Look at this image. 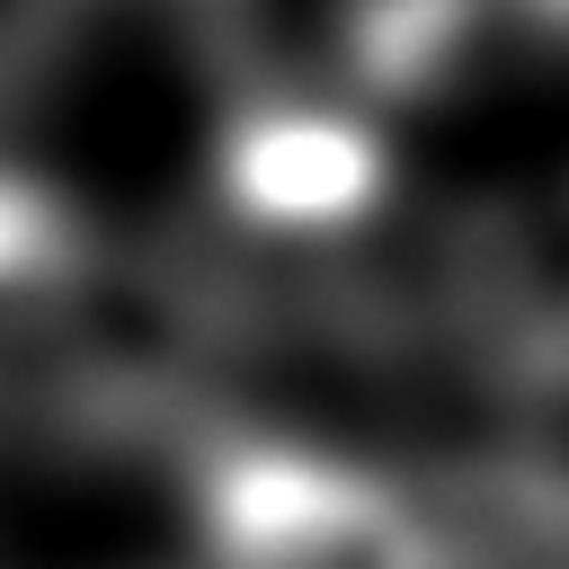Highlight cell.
<instances>
[{
  "mask_svg": "<svg viewBox=\"0 0 569 569\" xmlns=\"http://www.w3.org/2000/svg\"><path fill=\"white\" fill-rule=\"evenodd\" d=\"M196 569H453V542L382 471L284 445L213 436L187 453Z\"/></svg>",
  "mask_w": 569,
  "mask_h": 569,
  "instance_id": "7a4b0ae2",
  "label": "cell"
},
{
  "mask_svg": "<svg viewBox=\"0 0 569 569\" xmlns=\"http://www.w3.org/2000/svg\"><path fill=\"white\" fill-rule=\"evenodd\" d=\"M169 311L133 320V284L27 178H0V436L142 427L169 409Z\"/></svg>",
  "mask_w": 569,
  "mask_h": 569,
  "instance_id": "6da1fadb",
  "label": "cell"
},
{
  "mask_svg": "<svg viewBox=\"0 0 569 569\" xmlns=\"http://www.w3.org/2000/svg\"><path fill=\"white\" fill-rule=\"evenodd\" d=\"M222 196L284 240L356 231L382 204V142L356 107L329 98H258L222 133Z\"/></svg>",
  "mask_w": 569,
  "mask_h": 569,
  "instance_id": "3957f363",
  "label": "cell"
}]
</instances>
